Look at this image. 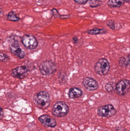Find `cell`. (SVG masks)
Instances as JSON below:
<instances>
[{"label": "cell", "mask_w": 130, "mask_h": 131, "mask_svg": "<svg viewBox=\"0 0 130 131\" xmlns=\"http://www.w3.org/2000/svg\"><path fill=\"white\" fill-rule=\"evenodd\" d=\"M119 66L121 68H126L130 64V54H128L126 57H122L120 58L119 61Z\"/></svg>", "instance_id": "9a60e30c"}, {"label": "cell", "mask_w": 130, "mask_h": 131, "mask_svg": "<svg viewBox=\"0 0 130 131\" xmlns=\"http://www.w3.org/2000/svg\"><path fill=\"white\" fill-rule=\"evenodd\" d=\"M72 40L75 44H77L79 41L78 38L77 36H75L73 38Z\"/></svg>", "instance_id": "603a6c76"}, {"label": "cell", "mask_w": 130, "mask_h": 131, "mask_svg": "<svg viewBox=\"0 0 130 131\" xmlns=\"http://www.w3.org/2000/svg\"><path fill=\"white\" fill-rule=\"evenodd\" d=\"M69 111V107L65 102L62 101H59L53 105L52 113L55 117H63L67 115Z\"/></svg>", "instance_id": "7a4b0ae2"}, {"label": "cell", "mask_w": 130, "mask_h": 131, "mask_svg": "<svg viewBox=\"0 0 130 131\" xmlns=\"http://www.w3.org/2000/svg\"><path fill=\"white\" fill-rule=\"evenodd\" d=\"M130 83L129 80L123 79L118 82L116 85L117 94L120 96H124L129 91Z\"/></svg>", "instance_id": "52a82bcc"}, {"label": "cell", "mask_w": 130, "mask_h": 131, "mask_svg": "<svg viewBox=\"0 0 130 131\" xmlns=\"http://www.w3.org/2000/svg\"><path fill=\"white\" fill-rule=\"evenodd\" d=\"M4 115V112L3 108L0 107V120H1L3 118Z\"/></svg>", "instance_id": "d4e9b609"}, {"label": "cell", "mask_w": 130, "mask_h": 131, "mask_svg": "<svg viewBox=\"0 0 130 131\" xmlns=\"http://www.w3.org/2000/svg\"><path fill=\"white\" fill-rule=\"evenodd\" d=\"M4 12L2 8H0V16H2L4 14Z\"/></svg>", "instance_id": "4316f807"}, {"label": "cell", "mask_w": 130, "mask_h": 131, "mask_svg": "<svg viewBox=\"0 0 130 131\" xmlns=\"http://www.w3.org/2000/svg\"><path fill=\"white\" fill-rule=\"evenodd\" d=\"M125 2V0H109L107 4L111 8H118L123 5Z\"/></svg>", "instance_id": "4fadbf2b"}, {"label": "cell", "mask_w": 130, "mask_h": 131, "mask_svg": "<svg viewBox=\"0 0 130 131\" xmlns=\"http://www.w3.org/2000/svg\"><path fill=\"white\" fill-rule=\"evenodd\" d=\"M39 121L44 126L48 127L54 128L57 125L56 121L49 115L45 114L41 115L38 118Z\"/></svg>", "instance_id": "8fae6325"}, {"label": "cell", "mask_w": 130, "mask_h": 131, "mask_svg": "<svg viewBox=\"0 0 130 131\" xmlns=\"http://www.w3.org/2000/svg\"><path fill=\"white\" fill-rule=\"evenodd\" d=\"M110 69V63L107 59L104 58L99 59L94 66L95 73L101 76L107 75Z\"/></svg>", "instance_id": "277c9868"}, {"label": "cell", "mask_w": 130, "mask_h": 131, "mask_svg": "<svg viewBox=\"0 0 130 131\" xmlns=\"http://www.w3.org/2000/svg\"><path fill=\"white\" fill-rule=\"evenodd\" d=\"M107 32V29L105 28H94L91 30H86V32L88 34L92 35H98L99 34H106Z\"/></svg>", "instance_id": "5bb4252c"}, {"label": "cell", "mask_w": 130, "mask_h": 131, "mask_svg": "<svg viewBox=\"0 0 130 131\" xmlns=\"http://www.w3.org/2000/svg\"><path fill=\"white\" fill-rule=\"evenodd\" d=\"M52 13L53 16L56 18H59L60 15L58 11L56 8H53L52 10Z\"/></svg>", "instance_id": "44dd1931"}, {"label": "cell", "mask_w": 130, "mask_h": 131, "mask_svg": "<svg viewBox=\"0 0 130 131\" xmlns=\"http://www.w3.org/2000/svg\"><path fill=\"white\" fill-rule=\"evenodd\" d=\"M116 85L113 82H108L105 85V90L108 93H113L116 90Z\"/></svg>", "instance_id": "2e32d148"}, {"label": "cell", "mask_w": 130, "mask_h": 131, "mask_svg": "<svg viewBox=\"0 0 130 131\" xmlns=\"http://www.w3.org/2000/svg\"><path fill=\"white\" fill-rule=\"evenodd\" d=\"M9 60V58L8 56L0 52V61L3 62H7Z\"/></svg>", "instance_id": "d6986e66"}, {"label": "cell", "mask_w": 130, "mask_h": 131, "mask_svg": "<svg viewBox=\"0 0 130 131\" xmlns=\"http://www.w3.org/2000/svg\"><path fill=\"white\" fill-rule=\"evenodd\" d=\"M7 18L8 20L11 21H18L20 20V18L17 16L16 12L13 11H11L7 15Z\"/></svg>", "instance_id": "e0dca14e"}, {"label": "cell", "mask_w": 130, "mask_h": 131, "mask_svg": "<svg viewBox=\"0 0 130 131\" xmlns=\"http://www.w3.org/2000/svg\"><path fill=\"white\" fill-rule=\"evenodd\" d=\"M21 42L24 47L30 50H35L38 46L36 38L31 35H25L21 38Z\"/></svg>", "instance_id": "8992f818"}, {"label": "cell", "mask_w": 130, "mask_h": 131, "mask_svg": "<svg viewBox=\"0 0 130 131\" xmlns=\"http://www.w3.org/2000/svg\"><path fill=\"white\" fill-rule=\"evenodd\" d=\"M11 74L15 78L23 79L28 75V69L26 66H19L13 69Z\"/></svg>", "instance_id": "9c48e42d"}, {"label": "cell", "mask_w": 130, "mask_h": 131, "mask_svg": "<svg viewBox=\"0 0 130 131\" xmlns=\"http://www.w3.org/2000/svg\"><path fill=\"white\" fill-rule=\"evenodd\" d=\"M105 0H89V4L92 8H95L101 6Z\"/></svg>", "instance_id": "ac0fdd59"}, {"label": "cell", "mask_w": 130, "mask_h": 131, "mask_svg": "<svg viewBox=\"0 0 130 131\" xmlns=\"http://www.w3.org/2000/svg\"><path fill=\"white\" fill-rule=\"evenodd\" d=\"M117 131H126V130L122 127H118L117 129Z\"/></svg>", "instance_id": "484cf974"}, {"label": "cell", "mask_w": 130, "mask_h": 131, "mask_svg": "<svg viewBox=\"0 0 130 131\" xmlns=\"http://www.w3.org/2000/svg\"><path fill=\"white\" fill-rule=\"evenodd\" d=\"M34 102L35 104L41 109H46L50 104L49 94L46 91H41L35 95L34 97Z\"/></svg>", "instance_id": "6da1fadb"}, {"label": "cell", "mask_w": 130, "mask_h": 131, "mask_svg": "<svg viewBox=\"0 0 130 131\" xmlns=\"http://www.w3.org/2000/svg\"><path fill=\"white\" fill-rule=\"evenodd\" d=\"M97 112L100 117L108 118L114 115L117 113V111L112 105L108 104L99 107Z\"/></svg>", "instance_id": "5b68a950"}, {"label": "cell", "mask_w": 130, "mask_h": 131, "mask_svg": "<svg viewBox=\"0 0 130 131\" xmlns=\"http://www.w3.org/2000/svg\"><path fill=\"white\" fill-rule=\"evenodd\" d=\"M9 48L11 53L19 59H23L26 56V53L20 47L18 41H17L11 43Z\"/></svg>", "instance_id": "ba28073f"}, {"label": "cell", "mask_w": 130, "mask_h": 131, "mask_svg": "<svg viewBox=\"0 0 130 131\" xmlns=\"http://www.w3.org/2000/svg\"><path fill=\"white\" fill-rule=\"evenodd\" d=\"M108 131V130H105V131Z\"/></svg>", "instance_id": "f1b7e54d"}, {"label": "cell", "mask_w": 130, "mask_h": 131, "mask_svg": "<svg viewBox=\"0 0 130 131\" xmlns=\"http://www.w3.org/2000/svg\"><path fill=\"white\" fill-rule=\"evenodd\" d=\"M125 1H126V2H127L128 3L130 2V0H125Z\"/></svg>", "instance_id": "83f0119b"}, {"label": "cell", "mask_w": 130, "mask_h": 131, "mask_svg": "<svg viewBox=\"0 0 130 131\" xmlns=\"http://www.w3.org/2000/svg\"><path fill=\"white\" fill-rule=\"evenodd\" d=\"M106 25L111 29L115 30L116 26L115 22L114 21L112 20H109L106 22Z\"/></svg>", "instance_id": "ffe728a7"}, {"label": "cell", "mask_w": 130, "mask_h": 131, "mask_svg": "<svg viewBox=\"0 0 130 131\" xmlns=\"http://www.w3.org/2000/svg\"><path fill=\"white\" fill-rule=\"evenodd\" d=\"M83 94L82 90L80 88L73 87L69 90L68 96L70 99H75L81 97Z\"/></svg>", "instance_id": "7c38bea8"}, {"label": "cell", "mask_w": 130, "mask_h": 131, "mask_svg": "<svg viewBox=\"0 0 130 131\" xmlns=\"http://www.w3.org/2000/svg\"><path fill=\"white\" fill-rule=\"evenodd\" d=\"M70 17V15H60L59 18L60 19H65L69 18Z\"/></svg>", "instance_id": "cb8c5ba5"}, {"label": "cell", "mask_w": 130, "mask_h": 131, "mask_svg": "<svg viewBox=\"0 0 130 131\" xmlns=\"http://www.w3.org/2000/svg\"><path fill=\"white\" fill-rule=\"evenodd\" d=\"M75 2L77 4L81 5L85 4L87 3L89 0H74Z\"/></svg>", "instance_id": "7402d4cb"}, {"label": "cell", "mask_w": 130, "mask_h": 131, "mask_svg": "<svg viewBox=\"0 0 130 131\" xmlns=\"http://www.w3.org/2000/svg\"><path fill=\"white\" fill-rule=\"evenodd\" d=\"M83 86L87 90L94 91L99 88L98 82L94 79L91 77H85L82 81Z\"/></svg>", "instance_id": "30bf717a"}, {"label": "cell", "mask_w": 130, "mask_h": 131, "mask_svg": "<svg viewBox=\"0 0 130 131\" xmlns=\"http://www.w3.org/2000/svg\"><path fill=\"white\" fill-rule=\"evenodd\" d=\"M57 68V66L55 62L51 60H46L40 64L39 66V70L42 75L48 76L55 72Z\"/></svg>", "instance_id": "3957f363"}]
</instances>
